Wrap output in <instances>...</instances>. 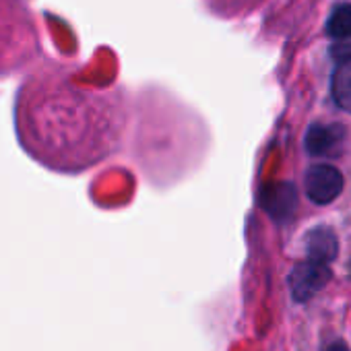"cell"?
<instances>
[{"mask_svg":"<svg viewBox=\"0 0 351 351\" xmlns=\"http://www.w3.org/2000/svg\"><path fill=\"white\" fill-rule=\"evenodd\" d=\"M304 248H306V256L310 261H318V263H332L337 258L339 252V242H337V234L330 228H314L308 232L306 240H304Z\"/></svg>","mask_w":351,"mask_h":351,"instance_id":"6","label":"cell"},{"mask_svg":"<svg viewBox=\"0 0 351 351\" xmlns=\"http://www.w3.org/2000/svg\"><path fill=\"white\" fill-rule=\"evenodd\" d=\"M330 281V269L318 261H304L289 273V289L295 302L312 300Z\"/></svg>","mask_w":351,"mask_h":351,"instance_id":"3","label":"cell"},{"mask_svg":"<svg viewBox=\"0 0 351 351\" xmlns=\"http://www.w3.org/2000/svg\"><path fill=\"white\" fill-rule=\"evenodd\" d=\"M304 191L316 205H328L343 193V173L328 163H318L306 171Z\"/></svg>","mask_w":351,"mask_h":351,"instance_id":"2","label":"cell"},{"mask_svg":"<svg viewBox=\"0 0 351 351\" xmlns=\"http://www.w3.org/2000/svg\"><path fill=\"white\" fill-rule=\"evenodd\" d=\"M345 138V128L339 124H314L306 132V151L310 155H332L341 149Z\"/></svg>","mask_w":351,"mask_h":351,"instance_id":"5","label":"cell"},{"mask_svg":"<svg viewBox=\"0 0 351 351\" xmlns=\"http://www.w3.org/2000/svg\"><path fill=\"white\" fill-rule=\"evenodd\" d=\"M326 34L332 40H351V7L349 5H339L328 21H326Z\"/></svg>","mask_w":351,"mask_h":351,"instance_id":"8","label":"cell"},{"mask_svg":"<svg viewBox=\"0 0 351 351\" xmlns=\"http://www.w3.org/2000/svg\"><path fill=\"white\" fill-rule=\"evenodd\" d=\"M332 99L335 104L351 114V54L343 56L332 75Z\"/></svg>","mask_w":351,"mask_h":351,"instance_id":"7","label":"cell"},{"mask_svg":"<svg viewBox=\"0 0 351 351\" xmlns=\"http://www.w3.org/2000/svg\"><path fill=\"white\" fill-rule=\"evenodd\" d=\"M38 54L36 19L25 0H0V77L19 73Z\"/></svg>","mask_w":351,"mask_h":351,"instance_id":"1","label":"cell"},{"mask_svg":"<svg viewBox=\"0 0 351 351\" xmlns=\"http://www.w3.org/2000/svg\"><path fill=\"white\" fill-rule=\"evenodd\" d=\"M261 207L275 219V221H287L298 207V191L289 182H277L265 186L261 195Z\"/></svg>","mask_w":351,"mask_h":351,"instance_id":"4","label":"cell"},{"mask_svg":"<svg viewBox=\"0 0 351 351\" xmlns=\"http://www.w3.org/2000/svg\"><path fill=\"white\" fill-rule=\"evenodd\" d=\"M326 351H349V347L345 343H341V341H335V343H330L326 347Z\"/></svg>","mask_w":351,"mask_h":351,"instance_id":"9","label":"cell"}]
</instances>
